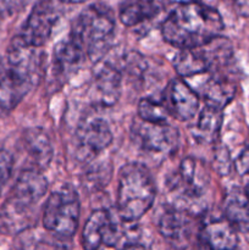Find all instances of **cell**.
<instances>
[{"label":"cell","instance_id":"23","mask_svg":"<svg viewBox=\"0 0 249 250\" xmlns=\"http://www.w3.org/2000/svg\"><path fill=\"white\" fill-rule=\"evenodd\" d=\"M138 117L151 124H166L170 114L163 100L143 98L138 104Z\"/></svg>","mask_w":249,"mask_h":250},{"label":"cell","instance_id":"8","mask_svg":"<svg viewBox=\"0 0 249 250\" xmlns=\"http://www.w3.org/2000/svg\"><path fill=\"white\" fill-rule=\"evenodd\" d=\"M58 2L59 0H39L34 5L19 33L27 44L42 48L50 39L60 17Z\"/></svg>","mask_w":249,"mask_h":250},{"label":"cell","instance_id":"27","mask_svg":"<svg viewBox=\"0 0 249 250\" xmlns=\"http://www.w3.org/2000/svg\"><path fill=\"white\" fill-rule=\"evenodd\" d=\"M27 0H0V19L11 16L24 6Z\"/></svg>","mask_w":249,"mask_h":250},{"label":"cell","instance_id":"13","mask_svg":"<svg viewBox=\"0 0 249 250\" xmlns=\"http://www.w3.org/2000/svg\"><path fill=\"white\" fill-rule=\"evenodd\" d=\"M159 232L171 248L186 250L194 232L193 212L176 207L168 208L159 220Z\"/></svg>","mask_w":249,"mask_h":250},{"label":"cell","instance_id":"21","mask_svg":"<svg viewBox=\"0 0 249 250\" xmlns=\"http://www.w3.org/2000/svg\"><path fill=\"white\" fill-rule=\"evenodd\" d=\"M224 215L237 231L249 233V197L246 190L232 188L226 193Z\"/></svg>","mask_w":249,"mask_h":250},{"label":"cell","instance_id":"25","mask_svg":"<svg viewBox=\"0 0 249 250\" xmlns=\"http://www.w3.org/2000/svg\"><path fill=\"white\" fill-rule=\"evenodd\" d=\"M14 156L6 149H0V189L5 187L14 171Z\"/></svg>","mask_w":249,"mask_h":250},{"label":"cell","instance_id":"7","mask_svg":"<svg viewBox=\"0 0 249 250\" xmlns=\"http://www.w3.org/2000/svg\"><path fill=\"white\" fill-rule=\"evenodd\" d=\"M112 142V132L104 119L95 117L77 127L73 136L75 158L81 163L94 160Z\"/></svg>","mask_w":249,"mask_h":250},{"label":"cell","instance_id":"17","mask_svg":"<svg viewBox=\"0 0 249 250\" xmlns=\"http://www.w3.org/2000/svg\"><path fill=\"white\" fill-rule=\"evenodd\" d=\"M231 70L210 72V77L203 84L202 97L205 105L224 109L236 95L237 85L232 78Z\"/></svg>","mask_w":249,"mask_h":250},{"label":"cell","instance_id":"10","mask_svg":"<svg viewBox=\"0 0 249 250\" xmlns=\"http://www.w3.org/2000/svg\"><path fill=\"white\" fill-rule=\"evenodd\" d=\"M7 65L36 84L45 71V54L41 48L27 44L17 34L7 48Z\"/></svg>","mask_w":249,"mask_h":250},{"label":"cell","instance_id":"9","mask_svg":"<svg viewBox=\"0 0 249 250\" xmlns=\"http://www.w3.org/2000/svg\"><path fill=\"white\" fill-rule=\"evenodd\" d=\"M134 142L150 154H170L178 143V131L168 122L151 124L138 117L132 125Z\"/></svg>","mask_w":249,"mask_h":250},{"label":"cell","instance_id":"15","mask_svg":"<svg viewBox=\"0 0 249 250\" xmlns=\"http://www.w3.org/2000/svg\"><path fill=\"white\" fill-rule=\"evenodd\" d=\"M87 59L84 50L71 37L59 42L53 50L51 67L55 78L66 80L77 72Z\"/></svg>","mask_w":249,"mask_h":250},{"label":"cell","instance_id":"16","mask_svg":"<svg viewBox=\"0 0 249 250\" xmlns=\"http://www.w3.org/2000/svg\"><path fill=\"white\" fill-rule=\"evenodd\" d=\"M199 238L209 250H236L239 243L238 231L225 217L205 222L199 231Z\"/></svg>","mask_w":249,"mask_h":250},{"label":"cell","instance_id":"5","mask_svg":"<svg viewBox=\"0 0 249 250\" xmlns=\"http://www.w3.org/2000/svg\"><path fill=\"white\" fill-rule=\"evenodd\" d=\"M81 203L77 190L63 183L49 194L43 210V226L59 238H71L80 220Z\"/></svg>","mask_w":249,"mask_h":250},{"label":"cell","instance_id":"2","mask_svg":"<svg viewBox=\"0 0 249 250\" xmlns=\"http://www.w3.org/2000/svg\"><path fill=\"white\" fill-rule=\"evenodd\" d=\"M46 189L48 180L42 170L32 166L22 171L0 208L1 233L16 236L36 226Z\"/></svg>","mask_w":249,"mask_h":250},{"label":"cell","instance_id":"14","mask_svg":"<svg viewBox=\"0 0 249 250\" xmlns=\"http://www.w3.org/2000/svg\"><path fill=\"white\" fill-rule=\"evenodd\" d=\"M170 116L177 121H190L199 111L200 97L182 78L170 81L164 92V99Z\"/></svg>","mask_w":249,"mask_h":250},{"label":"cell","instance_id":"32","mask_svg":"<svg viewBox=\"0 0 249 250\" xmlns=\"http://www.w3.org/2000/svg\"><path fill=\"white\" fill-rule=\"evenodd\" d=\"M246 192H247V194H248V197H249V183H248V186H247V188H246Z\"/></svg>","mask_w":249,"mask_h":250},{"label":"cell","instance_id":"22","mask_svg":"<svg viewBox=\"0 0 249 250\" xmlns=\"http://www.w3.org/2000/svg\"><path fill=\"white\" fill-rule=\"evenodd\" d=\"M224 121L222 110L204 105L199 112L197 122L193 126L192 137L203 144H214L219 138Z\"/></svg>","mask_w":249,"mask_h":250},{"label":"cell","instance_id":"4","mask_svg":"<svg viewBox=\"0 0 249 250\" xmlns=\"http://www.w3.org/2000/svg\"><path fill=\"white\" fill-rule=\"evenodd\" d=\"M114 14L103 4H92L80 12L71 27L70 36L84 50L93 63L104 60L115 38Z\"/></svg>","mask_w":249,"mask_h":250},{"label":"cell","instance_id":"3","mask_svg":"<svg viewBox=\"0 0 249 250\" xmlns=\"http://www.w3.org/2000/svg\"><path fill=\"white\" fill-rule=\"evenodd\" d=\"M155 198V181L146 166L129 163L120 168L116 207L122 221H138L151 209Z\"/></svg>","mask_w":249,"mask_h":250},{"label":"cell","instance_id":"20","mask_svg":"<svg viewBox=\"0 0 249 250\" xmlns=\"http://www.w3.org/2000/svg\"><path fill=\"white\" fill-rule=\"evenodd\" d=\"M161 12L158 0H124L119 9V17L126 27H136L151 21Z\"/></svg>","mask_w":249,"mask_h":250},{"label":"cell","instance_id":"30","mask_svg":"<svg viewBox=\"0 0 249 250\" xmlns=\"http://www.w3.org/2000/svg\"><path fill=\"white\" fill-rule=\"evenodd\" d=\"M62 4H82V2H85L87 0H59Z\"/></svg>","mask_w":249,"mask_h":250},{"label":"cell","instance_id":"29","mask_svg":"<svg viewBox=\"0 0 249 250\" xmlns=\"http://www.w3.org/2000/svg\"><path fill=\"white\" fill-rule=\"evenodd\" d=\"M124 250H145V249H144L143 246H141V244L138 243H128L124 246Z\"/></svg>","mask_w":249,"mask_h":250},{"label":"cell","instance_id":"28","mask_svg":"<svg viewBox=\"0 0 249 250\" xmlns=\"http://www.w3.org/2000/svg\"><path fill=\"white\" fill-rule=\"evenodd\" d=\"M234 11L243 17H249V0H228Z\"/></svg>","mask_w":249,"mask_h":250},{"label":"cell","instance_id":"31","mask_svg":"<svg viewBox=\"0 0 249 250\" xmlns=\"http://www.w3.org/2000/svg\"><path fill=\"white\" fill-rule=\"evenodd\" d=\"M175 4H185V2H192V1H202V0H168Z\"/></svg>","mask_w":249,"mask_h":250},{"label":"cell","instance_id":"12","mask_svg":"<svg viewBox=\"0 0 249 250\" xmlns=\"http://www.w3.org/2000/svg\"><path fill=\"white\" fill-rule=\"evenodd\" d=\"M121 238L119 224L105 209L94 210L85 221L82 232V246L84 250H98L104 246L112 248Z\"/></svg>","mask_w":249,"mask_h":250},{"label":"cell","instance_id":"6","mask_svg":"<svg viewBox=\"0 0 249 250\" xmlns=\"http://www.w3.org/2000/svg\"><path fill=\"white\" fill-rule=\"evenodd\" d=\"M210 182L207 166L197 158L183 159L178 170L168 181L170 192L181 200H197L204 195Z\"/></svg>","mask_w":249,"mask_h":250},{"label":"cell","instance_id":"1","mask_svg":"<svg viewBox=\"0 0 249 250\" xmlns=\"http://www.w3.org/2000/svg\"><path fill=\"white\" fill-rule=\"evenodd\" d=\"M224 20L215 7L202 1L177 4L161 23L164 41L178 49L208 44L221 36Z\"/></svg>","mask_w":249,"mask_h":250},{"label":"cell","instance_id":"18","mask_svg":"<svg viewBox=\"0 0 249 250\" xmlns=\"http://www.w3.org/2000/svg\"><path fill=\"white\" fill-rule=\"evenodd\" d=\"M28 78L7 67L0 72V110L10 111L22 102L33 87Z\"/></svg>","mask_w":249,"mask_h":250},{"label":"cell","instance_id":"19","mask_svg":"<svg viewBox=\"0 0 249 250\" xmlns=\"http://www.w3.org/2000/svg\"><path fill=\"white\" fill-rule=\"evenodd\" d=\"M24 149L33 161V167L43 171L49 166L53 159V146L48 133L41 127H31L22 136Z\"/></svg>","mask_w":249,"mask_h":250},{"label":"cell","instance_id":"11","mask_svg":"<svg viewBox=\"0 0 249 250\" xmlns=\"http://www.w3.org/2000/svg\"><path fill=\"white\" fill-rule=\"evenodd\" d=\"M124 73L115 63L110 61H99L95 63L90 98L98 106L110 107L119 102L122 92Z\"/></svg>","mask_w":249,"mask_h":250},{"label":"cell","instance_id":"24","mask_svg":"<svg viewBox=\"0 0 249 250\" xmlns=\"http://www.w3.org/2000/svg\"><path fill=\"white\" fill-rule=\"evenodd\" d=\"M233 166L231 155L228 149L225 146H217L214 150V158H212V168L219 173L220 176L228 175Z\"/></svg>","mask_w":249,"mask_h":250},{"label":"cell","instance_id":"26","mask_svg":"<svg viewBox=\"0 0 249 250\" xmlns=\"http://www.w3.org/2000/svg\"><path fill=\"white\" fill-rule=\"evenodd\" d=\"M233 167L241 176L249 175V144L242 149L233 161Z\"/></svg>","mask_w":249,"mask_h":250}]
</instances>
